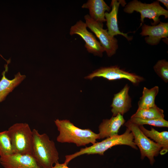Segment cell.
Segmentation results:
<instances>
[{
    "mask_svg": "<svg viewBox=\"0 0 168 168\" xmlns=\"http://www.w3.org/2000/svg\"><path fill=\"white\" fill-rule=\"evenodd\" d=\"M129 86L127 84L119 92L114 94L111 105L113 116L123 115L132 107L131 99L129 95Z\"/></svg>",
    "mask_w": 168,
    "mask_h": 168,
    "instance_id": "13",
    "label": "cell"
},
{
    "mask_svg": "<svg viewBox=\"0 0 168 168\" xmlns=\"http://www.w3.org/2000/svg\"><path fill=\"white\" fill-rule=\"evenodd\" d=\"M5 70L2 73V77L0 80V102L4 100L7 96L26 78V76L21 75L19 72L11 80L8 79L5 76L6 72L8 68L7 65L5 66Z\"/></svg>",
    "mask_w": 168,
    "mask_h": 168,
    "instance_id": "16",
    "label": "cell"
},
{
    "mask_svg": "<svg viewBox=\"0 0 168 168\" xmlns=\"http://www.w3.org/2000/svg\"><path fill=\"white\" fill-rule=\"evenodd\" d=\"M156 74L166 83L168 82V62L163 59L158 61L153 67Z\"/></svg>",
    "mask_w": 168,
    "mask_h": 168,
    "instance_id": "22",
    "label": "cell"
},
{
    "mask_svg": "<svg viewBox=\"0 0 168 168\" xmlns=\"http://www.w3.org/2000/svg\"><path fill=\"white\" fill-rule=\"evenodd\" d=\"M140 34L145 38L146 42L151 45H157L162 38L168 36V23H160L156 25L150 26L144 24L142 26Z\"/></svg>",
    "mask_w": 168,
    "mask_h": 168,
    "instance_id": "11",
    "label": "cell"
},
{
    "mask_svg": "<svg viewBox=\"0 0 168 168\" xmlns=\"http://www.w3.org/2000/svg\"><path fill=\"white\" fill-rule=\"evenodd\" d=\"M89 10V16L95 21L100 23L106 21L105 11L110 12L111 8L103 0H88L82 6Z\"/></svg>",
    "mask_w": 168,
    "mask_h": 168,
    "instance_id": "15",
    "label": "cell"
},
{
    "mask_svg": "<svg viewBox=\"0 0 168 168\" xmlns=\"http://www.w3.org/2000/svg\"><path fill=\"white\" fill-rule=\"evenodd\" d=\"M126 3L124 0H112L111 3L112 7L110 12L105 13V18L106 22L107 31L109 35L112 37L120 35L125 37L128 40H132L131 37H129L127 34L121 32L119 30L118 24L117 15L119 7L120 5L125 6Z\"/></svg>",
    "mask_w": 168,
    "mask_h": 168,
    "instance_id": "12",
    "label": "cell"
},
{
    "mask_svg": "<svg viewBox=\"0 0 168 168\" xmlns=\"http://www.w3.org/2000/svg\"><path fill=\"white\" fill-rule=\"evenodd\" d=\"M0 55L2 57V56H1V55L0 54Z\"/></svg>",
    "mask_w": 168,
    "mask_h": 168,
    "instance_id": "25",
    "label": "cell"
},
{
    "mask_svg": "<svg viewBox=\"0 0 168 168\" xmlns=\"http://www.w3.org/2000/svg\"><path fill=\"white\" fill-rule=\"evenodd\" d=\"M0 163L4 168H42L30 154H14L0 157Z\"/></svg>",
    "mask_w": 168,
    "mask_h": 168,
    "instance_id": "10",
    "label": "cell"
},
{
    "mask_svg": "<svg viewBox=\"0 0 168 168\" xmlns=\"http://www.w3.org/2000/svg\"><path fill=\"white\" fill-rule=\"evenodd\" d=\"M33 154L38 164L42 168H52L58 163L59 154L54 142L46 133L40 134L33 129Z\"/></svg>",
    "mask_w": 168,
    "mask_h": 168,
    "instance_id": "2",
    "label": "cell"
},
{
    "mask_svg": "<svg viewBox=\"0 0 168 168\" xmlns=\"http://www.w3.org/2000/svg\"><path fill=\"white\" fill-rule=\"evenodd\" d=\"M85 22L80 20L71 26L69 32L71 35L76 34L80 36L85 41V47L89 53L95 56L102 57L104 49L95 36L87 28Z\"/></svg>",
    "mask_w": 168,
    "mask_h": 168,
    "instance_id": "9",
    "label": "cell"
},
{
    "mask_svg": "<svg viewBox=\"0 0 168 168\" xmlns=\"http://www.w3.org/2000/svg\"><path fill=\"white\" fill-rule=\"evenodd\" d=\"M159 91V88L157 86L150 89L144 87L142 95L138 102V109H146L154 106L155 98Z\"/></svg>",
    "mask_w": 168,
    "mask_h": 168,
    "instance_id": "18",
    "label": "cell"
},
{
    "mask_svg": "<svg viewBox=\"0 0 168 168\" xmlns=\"http://www.w3.org/2000/svg\"><path fill=\"white\" fill-rule=\"evenodd\" d=\"M131 117H136L145 119H164L163 110L156 105L154 106L146 109H138Z\"/></svg>",
    "mask_w": 168,
    "mask_h": 168,
    "instance_id": "19",
    "label": "cell"
},
{
    "mask_svg": "<svg viewBox=\"0 0 168 168\" xmlns=\"http://www.w3.org/2000/svg\"><path fill=\"white\" fill-rule=\"evenodd\" d=\"M129 120L131 122L138 126L148 124L157 127H168V122L164 119H145L136 117H131Z\"/></svg>",
    "mask_w": 168,
    "mask_h": 168,
    "instance_id": "21",
    "label": "cell"
},
{
    "mask_svg": "<svg viewBox=\"0 0 168 168\" xmlns=\"http://www.w3.org/2000/svg\"><path fill=\"white\" fill-rule=\"evenodd\" d=\"M157 1L162 3L166 8L168 9V1L167 0H158Z\"/></svg>",
    "mask_w": 168,
    "mask_h": 168,
    "instance_id": "24",
    "label": "cell"
},
{
    "mask_svg": "<svg viewBox=\"0 0 168 168\" xmlns=\"http://www.w3.org/2000/svg\"><path fill=\"white\" fill-rule=\"evenodd\" d=\"M7 131L14 154L32 155V131L27 124L16 123Z\"/></svg>",
    "mask_w": 168,
    "mask_h": 168,
    "instance_id": "4",
    "label": "cell"
},
{
    "mask_svg": "<svg viewBox=\"0 0 168 168\" xmlns=\"http://www.w3.org/2000/svg\"><path fill=\"white\" fill-rule=\"evenodd\" d=\"M87 27L99 39L107 56L110 57L115 54L118 48V41L114 37L110 36L107 29L103 28V23L95 21L88 14L84 16Z\"/></svg>",
    "mask_w": 168,
    "mask_h": 168,
    "instance_id": "7",
    "label": "cell"
},
{
    "mask_svg": "<svg viewBox=\"0 0 168 168\" xmlns=\"http://www.w3.org/2000/svg\"><path fill=\"white\" fill-rule=\"evenodd\" d=\"M124 125L133 135L134 142L140 150L141 159L147 157L150 164L152 165L155 162L154 157L158 155L162 146L147 137L140 129L138 125L129 120L125 123Z\"/></svg>",
    "mask_w": 168,
    "mask_h": 168,
    "instance_id": "5",
    "label": "cell"
},
{
    "mask_svg": "<svg viewBox=\"0 0 168 168\" xmlns=\"http://www.w3.org/2000/svg\"><path fill=\"white\" fill-rule=\"evenodd\" d=\"M14 154L7 131L0 132V157Z\"/></svg>",
    "mask_w": 168,
    "mask_h": 168,
    "instance_id": "20",
    "label": "cell"
},
{
    "mask_svg": "<svg viewBox=\"0 0 168 168\" xmlns=\"http://www.w3.org/2000/svg\"><path fill=\"white\" fill-rule=\"evenodd\" d=\"M55 124L59 132L57 141L61 143H72L77 147L92 144L100 139L98 134L90 129H82L75 126L68 120L56 119Z\"/></svg>",
    "mask_w": 168,
    "mask_h": 168,
    "instance_id": "1",
    "label": "cell"
},
{
    "mask_svg": "<svg viewBox=\"0 0 168 168\" xmlns=\"http://www.w3.org/2000/svg\"><path fill=\"white\" fill-rule=\"evenodd\" d=\"M133 139L132 133L127 128L123 134L106 138L100 142H96L89 147L81 148L79 151L73 154L66 156L64 163L68 164L72 160L85 154H98L103 155L106 150L116 145H128L134 149L137 150L138 148L133 141Z\"/></svg>",
    "mask_w": 168,
    "mask_h": 168,
    "instance_id": "3",
    "label": "cell"
},
{
    "mask_svg": "<svg viewBox=\"0 0 168 168\" xmlns=\"http://www.w3.org/2000/svg\"><path fill=\"white\" fill-rule=\"evenodd\" d=\"M67 165L68 164L65 163L62 164L57 163L52 168H70L67 166Z\"/></svg>",
    "mask_w": 168,
    "mask_h": 168,
    "instance_id": "23",
    "label": "cell"
},
{
    "mask_svg": "<svg viewBox=\"0 0 168 168\" xmlns=\"http://www.w3.org/2000/svg\"><path fill=\"white\" fill-rule=\"evenodd\" d=\"M141 131L147 137L154 140L156 142L162 146L160 152L161 155L166 154L168 151V132H158L151 127V130L145 128L143 125L139 126Z\"/></svg>",
    "mask_w": 168,
    "mask_h": 168,
    "instance_id": "17",
    "label": "cell"
},
{
    "mask_svg": "<svg viewBox=\"0 0 168 168\" xmlns=\"http://www.w3.org/2000/svg\"><path fill=\"white\" fill-rule=\"evenodd\" d=\"M123 115L118 114L109 119H104L99 126L100 139L118 135L119 131L125 123Z\"/></svg>",
    "mask_w": 168,
    "mask_h": 168,
    "instance_id": "14",
    "label": "cell"
},
{
    "mask_svg": "<svg viewBox=\"0 0 168 168\" xmlns=\"http://www.w3.org/2000/svg\"><path fill=\"white\" fill-rule=\"evenodd\" d=\"M124 11L128 14H131L134 11L139 12L141 14V25L146 18L153 20V22L152 23V25L154 26L158 24L160 22V16L163 15L165 18L168 17V10L162 7L157 0L150 4H147L134 0L125 6Z\"/></svg>",
    "mask_w": 168,
    "mask_h": 168,
    "instance_id": "6",
    "label": "cell"
},
{
    "mask_svg": "<svg viewBox=\"0 0 168 168\" xmlns=\"http://www.w3.org/2000/svg\"><path fill=\"white\" fill-rule=\"evenodd\" d=\"M96 77H102L110 81L126 79L135 85H137L144 80L142 77L121 69L117 66L101 67L85 78L91 80Z\"/></svg>",
    "mask_w": 168,
    "mask_h": 168,
    "instance_id": "8",
    "label": "cell"
}]
</instances>
